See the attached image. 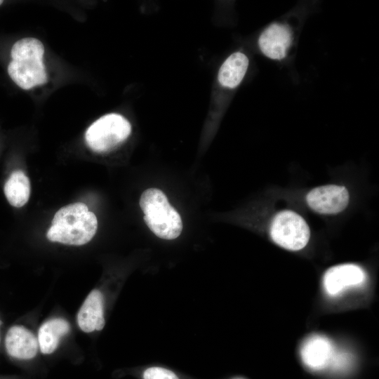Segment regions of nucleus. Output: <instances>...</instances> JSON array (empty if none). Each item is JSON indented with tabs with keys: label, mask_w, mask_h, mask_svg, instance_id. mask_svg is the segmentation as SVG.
Returning a JSON list of instances; mask_svg holds the SVG:
<instances>
[{
	"label": "nucleus",
	"mask_w": 379,
	"mask_h": 379,
	"mask_svg": "<svg viewBox=\"0 0 379 379\" xmlns=\"http://www.w3.org/2000/svg\"><path fill=\"white\" fill-rule=\"evenodd\" d=\"M349 360L350 358L347 354L343 352L335 354L334 352L330 364L336 369H342L347 366Z\"/></svg>",
	"instance_id": "nucleus-17"
},
{
	"label": "nucleus",
	"mask_w": 379,
	"mask_h": 379,
	"mask_svg": "<svg viewBox=\"0 0 379 379\" xmlns=\"http://www.w3.org/2000/svg\"><path fill=\"white\" fill-rule=\"evenodd\" d=\"M44 47L41 41L33 37L23 38L15 42L11 51L12 60H43Z\"/></svg>",
	"instance_id": "nucleus-15"
},
{
	"label": "nucleus",
	"mask_w": 379,
	"mask_h": 379,
	"mask_svg": "<svg viewBox=\"0 0 379 379\" xmlns=\"http://www.w3.org/2000/svg\"><path fill=\"white\" fill-rule=\"evenodd\" d=\"M2 4H3V1L0 0V5H1Z\"/></svg>",
	"instance_id": "nucleus-18"
},
{
	"label": "nucleus",
	"mask_w": 379,
	"mask_h": 379,
	"mask_svg": "<svg viewBox=\"0 0 379 379\" xmlns=\"http://www.w3.org/2000/svg\"><path fill=\"white\" fill-rule=\"evenodd\" d=\"M5 345L8 354L15 358L29 359L38 350V340L28 329L20 326L11 327L6 335Z\"/></svg>",
	"instance_id": "nucleus-10"
},
{
	"label": "nucleus",
	"mask_w": 379,
	"mask_h": 379,
	"mask_svg": "<svg viewBox=\"0 0 379 379\" xmlns=\"http://www.w3.org/2000/svg\"><path fill=\"white\" fill-rule=\"evenodd\" d=\"M366 278L364 270L354 264L339 265L325 273L323 284L326 293L335 295L345 288L361 284Z\"/></svg>",
	"instance_id": "nucleus-6"
},
{
	"label": "nucleus",
	"mask_w": 379,
	"mask_h": 379,
	"mask_svg": "<svg viewBox=\"0 0 379 379\" xmlns=\"http://www.w3.org/2000/svg\"><path fill=\"white\" fill-rule=\"evenodd\" d=\"M350 199L344 186L326 185L311 190L306 196L307 205L321 214H336L345 209Z\"/></svg>",
	"instance_id": "nucleus-5"
},
{
	"label": "nucleus",
	"mask_w": 379,
	"mask_h": 379,
	"mask_svg": "<svg viewBox=\"0 0 379 379\" xmlns=\"http://www.w3.org/2000/svg\"><path fill=\"white\" fill-rule=\"evenodd\" d=\"M30 190L29 178L20 170L13 171L4 186V192L8 203L16 208L23 206L28 201Z\"/></svg>",
	"instance_id": "nucleus-14"
},
{
	"label": "nucleus",
	"mask_w": 379,
	"mask_h": 379,
	"mask_svg": "<svg viewBox=\"0 0 379 379\" xmlns=\"http://www.w3.org/2000/svg\"><path fill=\"white\" fill-rule=\"evenodd\" d=\"M270 236L277 245L290 251H299L307 244L310 230L301 215L293 211L284 210L272 219Z\"/></svg>",
	"instance_id": "nucleus-4"
},
{
	"label": "nucleus",
	"mask_w": 379,
	"mask_h": 379,
	"mask_svg": "<svg viewBox=\"0 0 379 379\" xmlns=\"http://www.w3.org/2000/svg\"><path fill=\"white\" fill-rule=\"evenodd\" d=\"M77 323L79 328L86 333L103 328V297L100 291L93 290L87 296L78 312Z\"/></svg>",
	"instance_id": "nucleus-11"
},
{
	"label": "nucleus",
	"mask_w": 379,
	"mask_h": 379,
	"mask_svg": "<svg viewBox=\"0 0 379 379\" xmlns=\"http://www.w3.org/2000/svg\"><path fill=\"white\" fill-rule=\"evenodd\" d=\"M131 133V125L121 114L112 113L94 121L86 130L87 145L95 152H105L125 141Z\"/></svg>",
	"instance_id": "nucleus-3"
},
{
	"label": "nucleus",
	"mask_w": 379,
	"mask_h": 379,
	"mask_svg": "<svg viewBox=\"0 0 379 379\" xmlns=\"http://www.w3.org/2000/svg\"><path fill=\"white\" fill-rule=\"evenodd\" d=\"M69 331V323L63 319H52L39 328L38 344L44 354H51L57 348L60 338Z\"/></svg>",
	"instance_id": "nucleus-13"
},
{
	"label": "nucleus",
	"mask_w": 379,
	"mask_h": 379,
	"mask_svg": "<svg viewBox=\"0 0 379 379\" xmlns=\"http://www.w3.org/2000/svg\"><path fill=\"white\" fill-rule=\"evenodd\" d=\"M144 379H179L171 371L161 367H150L143 373Z\"/></svg>",
	"instance_id": "nucleus-16"
},
{
	"label": "nucleus",
	"mask_w": 379,
	"mask_h": 379,
	"mask_svg": "<svg viewBox=\"0 0 379 379\" xmlns=\"http://www.w3.org/2000/svg\"><path fill=\"white\" fill-rule=\"evenodd\" d=\"M97 228L95 215L89 211L86 204L77 202L55 213L46 237L51 241L81 246L91 241Z\"/></svg>",
	"instance_id": "nucleus-1"
},
{
	"label": "nucleus",
	"mask_w": 379,
	"mask_h": 379,
	"mask_svg": "<svg viewBox=\"0 0 379 379\" xmlns=\"http://www.w3.org/2000/svg\"><path fill=\"white\" fill-rule=\"evenodd\" d=\"M292 42L291 31L287 25L274 23L266 28L260 36L258 44L267 57L283 59Z\"/></svg>",
	"instance_id": "nucleus-8"
},
{
	"label": "nucleus",
	"mask_w": 379,
	"mask_h": 379,
	"mask_svg": "<svg viewBox=\"0 0 379 379\" xmlns=\"http://www.w3.org/2000/svg\"><path fill=\"white\" fill-rule=\"evenodd\" d=\"M248 66V59L241 52L232 53L223 62L218 72L220 84L227 88H234L242 81Z\"/></svg>",
	"instance_id": "nucleus-12"
},
{
	"label": "nucleus",
	"mask_w": 379,
	"mask_h": 379,
	"mask_svg": "<svg viewBox=\"0 0 379 379\" xmlns=\"http://www.w3.org/2000/svg\"><path fill=\"white\" fill-rule=\"evenodd\" d=\"M333 353L334 350L331 340L319 335L308 338L300 350L304 364L314 370H320L328 366Z\"/></svg>",
	"instance_id": "nucleus-9"
},
{
	"label": "nucleus",
	"mask_w": 379,
	"mask_h": 379,
	"mask_svg": "<svg viewBox=\"0 0 379 379\" xmlns=\"http://www.w3.org/2000/svg\"><path fill=\"white\" fill-rule=\"evenodd\" d=\"M139 205L145 224L156 236L171 240L180 235L183 228L180 215L161 190L147 189L140 196Z\"/></svg>",
	"instance_id": "nucleus-2"
},
{
	"label": "nucleus",
	"mask_w": 379,
	"mask_h": 379,
	"mask_svg": "<svg viewBox=\"0 0 379 379\" xmlns=\"http://www.w3.org/2000/svg\"><path fill=\"white\" fill-rule=\"evenodd\" d=\"M8 73L11 79L24 90L47 82L43 60H11L8 65Z\"/></svg>",
	"instance_id": "nucleus-7"
}]
</instances>
